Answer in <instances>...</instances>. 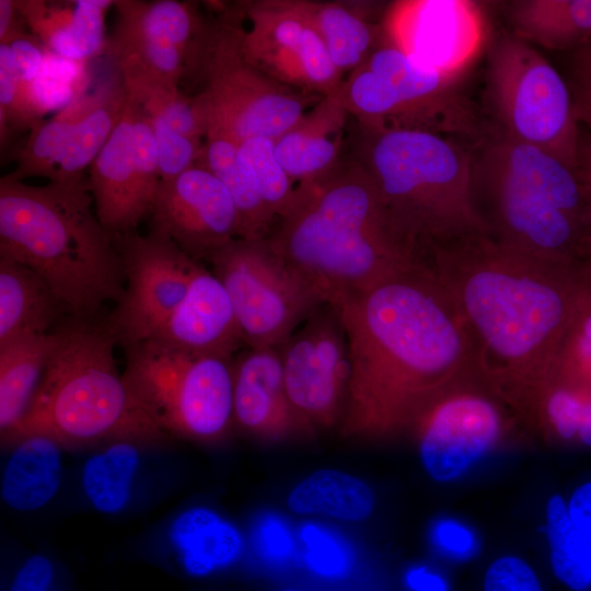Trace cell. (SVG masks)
I'll list each match as a JSON object with an SVG mask.
<instances>
[{"instance_id": "obj_1", "label": "cell", "mask_w": 591, "mask_h": 591, "mask_svg": "<svg viewBox=\"0 0 591 591\" xmlns=\"http://www.w3.org/2000/svg\"><path fill=\"white\" fill-rule=\"evenodd\" d=\"M333 305L349 352L347 437L415 425L449 389L480 376L466 327L426 260Z\"/></svg>"}, {"instance_id": "obj_2", "label": "cell", "mask_w": 591, "mask_h": 591, "mask_svg": "<svg viewBox=\"0 0 591 591\" xmlns=\"http://www.w3.org/2000/svg\"><path fill=\"white\" fill-rule=\"evenodd\" d=\"M426 263L466 327L482 379L536 416L591 278L517 253L488 233L436 246Z\"/></svg>"}, {"instance_id": "obj_3", "label": "cell", "mask_w": 591, "mask_h": 591, "mask_svg": "<svg viewBox=\"0 0 591 591\" xmlns=\"http://www.w3.org/2000/svg\"><path fill=\"white\" fill-rule=\"evenodd\" d=\"M317 291L336 304L426 259L392 219L356 160L298 184L289 211L267 237Z\"/></svg>"}, {"instance_id": "obj_4", "label": "cell", "mask_w": 591, "mask_h": 591, "mask_svg": "<svg viewBox=\"0 0 591 591\" xmlns=\"http://www.w3.org/2000/svg\"><path fill=\"white\" fill-rule=\"evenodd\" d=\"M92 204L86 177L44 186L0 178V258L37 273L80 318H94L125 291L120 254Z\"/></svg>"}, {"instance_id": "obj_5", "label": "cell", "mask_w": 591, "mask_h": 591, "mask_svg": "<svg viewBox=\"0 0 591 591\" xmlns=\"http://www.w3.org/2000/svg\"><path fill=\"white\" fill-rule=\"evenodd\" d=\"M479 144L472 155L473 194L486 204L489 235L591 278V192L579 167L500 132Z\"/></svg>"}, {"instance_id": "obj_6", "label": "cell", "mask_w": 591, "mask_h": 591, "mask_svg": "<svg viewBox=\"0 0 591 591\" xmlns=\"http://www.w3.org/2000/svg\"><path fill=\"white\" fill-rule=\"evenodd\" d=\"M56 347L22 419L2 443L31 434L62 447L129 440L162 443L167 434L149 417L117 371L109 328L71 316L55 327Z\"/></svg>"}, {"instance_id": "obj_7", "label": "cell", "mask_w": 591, "mask_h": 591, "mask_svg": "<svg viewBox=\"0 0 591 591\" xmlns=\"http://www.w3.org/2000/svg\"><path fill=\"white\" fill-rule=\"evenodd\" d=\"M357 161L401 232L427 256L431 248L489 229L475 204L472 152L428 130L363 127Z\"/></svg>"}, {"instance_id": "obj_8", "label": "cell", "mask_w": 591, "mask_h": 591, "mask_svg": "<svg viewBox=\"0 0 591 591\" xmlns=\"http://www.w3.org/2000/svg\"><path fill=\"white\" fill-rule=\"evenodd\" d=\"M461 79L425 66L387 42L376 46L340 89L349 114L363 127H402L450 138L485 140Z\"/></svg>"}, {"instance_id": "obj_9", "label": "cell", "mask_w": 591, "mask_h": 591, "mask_svg": "<svg viewBox=\"0 0 591 591\" xmlns=\"http://www.w3.org/2000/svg\"><path fill=\"white\" fill-rule=\"evenodd\" d=\"M125 350L124 379L166 434L213 442L229 432L234 422L232 358L186 352L154 340Z\"/></svg>"}, {"instance_id": "obj_10", "label": "cell", "mask_w": 591, "mask_h": 591, "mask_svg": "<svg viewBox=\"0 0 591 591\" xmlns=\"http://www.w3.org/2000/svg\"><path fill=\"white\" fill-rule=\"evenodd\" d=\"M241 4L206 24L192 71L201 74L198 94L207 127L225 131L239 143L254 137L276 140L323 96L297 91L251 65L241 49Z\"/></svg>"}, {"instance_id": "obj_11", "label": "cell", "mask_w": 591, "mask_h": 591, "mask_svg": "<svg viewBox=\"0 0 591 591\" xmlns=\"http://www.w3.org/2000/svg\"><path fill=\"white\" fill-rule=\"evenodd\" d=\"M486 96L500 134L578 166L581 134L569 86L531 44L513 34L495 43Z\"/></svg>"}, {"instance_id": "obj_12", "label": "cell", "mask_w": 591, "mask_h": 591, "mask_svg": "<svg viewBox=\"0 0 591 591\" xmlns=\"http://www.w3.org/2000/svg\"><path fill=\"white\" fill-rule=\"evenodd\" d=\"M250 348L280 347L324 300L267 239H235L208 260Z\"/></svg>"}, {"instance_id": "obj_13", "label": "cell", "mask_w": 591, "mask_h": 591, "mask_svg": "<svg viewBox=\"0 0 591 591\" xmlns=\"http://www.w3.org/2000/svg\"><path fill=\"white\" fill-rule=\"evenodd\" d=\"M89 169L95 215L103 228L115 242L135 233L151 213L161 175L151 120L128 94L119 121Z\"/></svg>"}, {"instance_id": "obj_14", "label": "cell", "mask_w": 591, "mask_h": 591, "mask_svg": "<svg viewBox=\"0 0 591 591\" xmlns=\"http://www.w3.org/2000/svg\"><path fill=\"white\" fill-rule=\"evenodd\" d=\"M250 20L242 31L246 60L271 79L308 94L336 92L341 74L335 68L305 0H257L241 3Z\"/></svg>"}, {"instance_id": "obj_15", "label": "cell", "mask_w": 591, "mask_h": 591, "mask_svg": "<svg viewBox=\"0 0 591 591\" xmlns=\"http://www.w3.org/2000/svg\"><path fill=\"white\" fill-rule=\"evenodd\" d=\"M127 287L106 325L127 348L151 339L184 299L200 262L151 230L116 240Z\"/></svg>"}, {"instance_id": "obj_16", "label": "cell", "mask_w": 591, "mask_h": 591, "mask_svg": "<svg viewBox=\"0 0 591 591\" xmlns=\"http://www.w3.org/2000/svg\"><path fill=\"white\" fill-rule=\"evenodd\" d=\"M279 349L286 393L300 432L332 426L345 410L350 373L337 308L321 305Z\"/></svg>"}, {"instance_id": "obj_17", "label": "cell", "mask_w": 591, "mask_h": 591, "mask_svg": "<svg viewBox=\"0 0 591 591\" xmlns=\"http://www.w3.org/2000/svg\"><path fill=\"white\" fill-rule=\"evenodd\" d=\"M501 399L480 376L465 380L440 395L417 419L419 456L438 483L465 475L500 439Z\"/></svg>"}, {"instance_id": "obj_18", "label": "cell", "mask_w": 591, "mask_h": 591, "mask_svg": "<svg viewBox=\"0 0 591 591\" xmlns=\"http://www.w3.org/2000/svg\"><path fill=\"white\" fill-rule=\"evenodd\" d=\"M387 28L390 43L454 79L463 77L487 40L483 8L471 0L401 2L392 9Z\"/></svg>"}, {"instance_id": "obj_19", "label": "cell", "mask_w": 591, "mask_h": 591, "mask_svg": "<svg viewBox=\"0 0 591 591\" xmlns=\"http://www.w3.org/2000/svg\"><path fill=\"white\" fill-rule=\"evenodd\" d=\"M152 229L170 237L196 260L209 258L240 239L235 204L225 186L195 164L170 181H160L152 209Z\"/></svg>"}, {"instance_id": "obj_20", "label": "cell", "mask_w": 591, "mask_h": 591, "mask_svg": "<svg viewBox=\"0 0 591 591\" xmlns=\"http://www.w3.org/2000/svg\"><path fill=\"white\" fill-rule=\"evenodd\" d=\"M149 340L186 352L230 358L244 343L225 288L202 265L184 299Z\"/></svg>"}, {"instance_id": "obj_21", "label": "cell", "mask_w": 591, "mask_h": 591, "mask_svg": "<svg viewBox=\"0 0 591 591\" xmlns=\"http://www.w3.org/2000/svg\"><path fill=\"white\" fill-rule=\"evenodd\" d=\"M233 369V419L240 428L268 439L300 431L286 393L279 347L250 348Z\"/></svg>"}, {"instance_id": "obj_22", "label": "cell", "mask_w": 591, "mask_h": 591, "mask_svg": "<svg viewBox=\"0 0 591 591\" xmlns=\"http://www.w3.org/2000/svg\"><path fill=\"white\" fill-rule=\"evenodd\" d=\"M347 114L339 88L317 101L275 140L276 157L293 182L301 184L315 179L339 162Z\"/></svg>"}, {"instance_id": "obj_23", "label": "cell", "mask_w": 591, "mask_h": 591, "mask_svg": "<svg viewBox=\"0 0 591 591\" xmlns=\"http://www.w3.org/2000/svg\"><path fill=\"white\" fill-rule=\"evenodd\" d=\"M169 541L183 569L206 577L236 563L245 547L237 526L207 507L182 511L171 523Z\"/></svg>"}, {"instance_id": "obj_24", "label": "cell", "mask_w": 591, "mask_h": 591, "mask_svg": "<svg viewBox=\"0 0 591 591\" xmlns=\"http://www.w3.org/2000/svg\"><path fill=\"white\" fill-rule=\"evenodd\" d=\"M65 311L37 273L0 258V346L21 337L51 333Z\"/></svg>"}, {"instance_id": "obj_25", "label": "cell", "mask_w": 591, "mask_h": 591, "mask_svg": "<svg viewBox=\"0 0 591 591\" xmlns=\"http://www.w3.org/2000/svg\"><path fill=\"white\" fill-rule=\"evenodd\" d=\"M9 445L13 449L2 474V500L21 512L43 508L59 489L63 447L43 434L26 436Z\"/></svg>"}, {"instance_id": "obj_26", "label": "cell", "mask_w": 591, "mask_h": 591, "mask_svg": "<svg viewBox=\"0 0 591 591\" xmlns=\"http://www.w3.org/2000/svg\"><path fill=\"white\" fill-rule=\"evenodd\" d=\"M205 139L197 163L211 172L230 193L237 211L240 239H267L277 225V219L239 163L240 143L213 126L207 127Z\"/></svg>"}, {"instance_id": "obj_27", "label": "cell", "mask_w": 591, "mask_h": 591, "mask_svg": "<svg viewBox=\"0 0 591 591\" xmlns=\"http://www.w3.org/2000/svg\"><path fill=\"white\" fill-rule=\"evenodd\" d=\"M126 99L117 71L94 90V101L68 138L49 183L67 184L85 177V169L90 167L119 121Z\"/></svg>"}, {"instance_id": "obj_28", "label": "cell", "mask_w": 591, "mask_h": 591, "mask_svg": "<svg viewBox=\"0 0 591 591\" xmlns=\"http://www.w3.org/2000/svg\"><path fill=\"white\" fill-rule=\"evenodd\" d=\"M513 35L553 50L591 40V0H519L509 9Z\"/></svg>"}, {"instance_id": "obj_29", "label": "cell", "mask_w": 591, "mask_h": 591, "mask_svg": "<svg viewBox=\"0 0 591 591\" xmlns=\"http://www.w3.org/2000/svg\"><path fill=\"white\" fill-rule=\"evenodd\" d=\"M57 334L31 335L0 346V430L10 432L26 413L56 347Z\"/></svg>"}, {"instance_id": "obj_30", "label": "cell", "mask_w": 591, "mask_h": 591, "mask_svg": "<svg viewBox=\"0 0 591 591\" xmlns=\"http://www.w3.org/2000/svg\"><path fill=\"white\" fill-rule=\"evenodd\" d=\"M116 20L105 51L116 68L134 67L179 84L187 73L183 53L167 38L146 26L129 9L126 0L114 1Z\"/></svg>"}, {"instance_id": "obj_31", "label": "cell", "mask_w": 591, "mask_h": 591, "mask_svg": "<svg viewBox=\"0 0 591 591\" xmlns=\"http://www.w3.org/2000/svg\"><path fill=\"white\" fill-rule=\"evenodd\" d=\"M287 506L291 512L300 515L360 522L373 512L375 496L363 479L343 471L323 468L292 488Z\"/></svg>"}, {"instance_id": "obj_32", "label": "cell", "mask_w": 591, "mask_h": 591, "mask_svg": "<svg viewBox=\"0 0 591 591\" xmlns=\"http://www.w3.org/2000/svg\"><path fill=\"white\" fill-rule=\"evenodd\" d=\"M85 461L81 486L89 503L104 514H116L129 505L141 464V443L106 442Z\"/></svg>"}, {"instance_id": "obj_33", "label": "cell", "mask_w": 591, "mask_h": 591, "mask_svg": "<svg viewBox=\"0 0 591 591\" xmlns=\"http://www.w3.org/2000/svg\"><path fill=\"white\" fill-rule=\"evenodd\" d=\"M127 94L151 117L175 131L201 140L207 132V116L198 94L181 92L178 84L134 68H117Z\"/></svg>"}, {"instance_id": "obj_34", "label": "cell", "mask_w": 591, "mask_h": 591, "mask_svg": "<svg viewBox=\"0 0 591 591\" xmlns=\"http://www.w3.org/2000/svg\"><path fill=\"white\" fill-rule=\"evenodd\" d=\"M306 7L340 74L360 67L376 47L375 26L349 5L306 1Z\"/></svg>"}, {"instance_id": "obj_35", "label": "cell", "mask_w": 591, "mask_h": 591, "mask_svg": "<svg viewBox=\"0 0 591 591\" xmlns=\"http://www.w3.org/2000/svg\"><path fill=\"white\" fill-rule=\"evenodd\" d=\"M93 101L94 91L70 101L54 117L33 126L18 155L16 167L5 175L15 181L30 176H43L49 181L68 138Z\"/></svg>"}, {"instance_id": "obj_36", "label": "cell", "mask_w": 591, "mask_h": 591, "mask_svg": "<svg viewBox=\"0 0 591 591\" xmlns=\"http://www.w3.org/2000/svg\"><path fill=\"white\" fill-rule=\"evenodd\" d=\"M546 536L555 577L573 591L591 587V542L571 522L560 495L546 505Z\"/></svg>"}, {"instance_id": "obj_37", "label": "cell", "mask_w": 591, "mask_h": 591, "mask_svg": "<svg viewBox=\"0 0 591 591\" xmlns=\"http://www.w3.org/2000/svg\"><path fill=\"white\" fill-rule=\"evenodd\" d=\"M237 158L278 223L289 211L297 186L276 157L275 140L267 137L246 139L239 144Z\"/></svg>"}, {"instance_id": "obj_38", "label": "cell", "mask_w": 591, "mask_h": 591, "mask_svg": "<svg viewBox=\"0 0 591 591\" xmlns=\"http://www.w3.org/2000/svg\"><path fill=\"white\" fill-rule=\"evenodd\" d=\"M536 417L558 437L591 447V385L553 381L540 399Z\"/></svg>"}, {"instance_id": "obj_39", "label": "cell", "mask_w": 591, "mask_h": 591, "mask_svg": "<svg viewBox=\"0 0 591 591\" xmlns=\"http://www.w3.org/2000/svg\"><path fill=\"white\" fill-rule=\"evenodd\" d=\"M72 3L71 12L44 43L62 57L84 60L105 48L104 18L114 1L80 0Z\"/></svg>"}, {"instance_id": "obj_40", "label": "cell", "mask_w": 591, "mask_h": 591, "mask_svg": "<svg viewBox=\"0 0 591 591\" xmlns=\"http://www.w3.org/2000/svg\"><path fill=\"white\" fill-rule=\"evenodd\" d=\"M298 537L303 561L313 573L326 579H343L352 570L354 551L333 529L309 522L300 528Z\"/></svg>"}, {"instance_id": "obj_41", "label": "cell", "mask_w": 591, "mask_h": 591, "mask_svg": "<svg viewBox=\"0 0 591 591\" xmlns=\"http://www.w3.org/2000/svg\"><path fill=\"white\" fill-rule=\"evenodd\" d=\"M552 381L591 385V288L564 341Z\"/></svg>"}, {"instance_id": "obj_42", "label": "cell", "mask_w": 591, "mask_h": 591, "mask_svg": "<svg viewBox=\"0 0 591 591\" xmlns=\"http://www.w3.org/2000/svg\"><path fill=\"white\" fill-rule=\"evenodd\" d=\"M251 543L257 557L269 567H287L298 553L296 535L288 521L270 511L254 520Z\"/></svg>"}, {"instance_id": "obj_43", "label": "cell", "mask_w": 591, "mask_h": 591, "mask_svg": "<svg viewBox=\"0 0 591 591\" xmlns=\"http://www.w3.org/2000/svg\"><path fill=\"white\" fill-rule=\"evenodd\" d=\"M149 118L159 152L161 181L173 179L197 164L204 144L201 140L184 136L160 119Z\"/></svg>"}, {"instance_id": "obj_44", "label": "cell", "mask_w": 591, "mask_h": 591, "mask_svg": "<svg viewBox=\"0 0 591 591\" xmlns=\"http://www.w3.org/2000/svg\"><path fill=\"white\" fill-rule=\"evenodd\" d=\"M36 124L22 103L10 46L9 44H0V135L2 147L8 138L10 126L32 128Z\"/></svg>"}, {"instance_id": "obj_45", "label": "cell", "mask_w": 591, "mask_h": 591, "mask_svg": "<svg viewBox=\"0 0 591 591\" xmlns=\"http://www.w3.org/2000/svg\"><path fill=\"white\" fill-rule=\"evenodd\" d=\"M484 591H543V588L525 560L505 555L488 566L484 576Z\"/></svg>"}, {"instance_id": "obj_46", "label": "cell", "mask_w": 591, "mask_h": 591, "mask_svg": "<svg viewBox=\"0 0 591 591\" xmlns=\"http://www.w3.org/2000/svg\"><path fill=\"white\" fill-rule=\"evenodd\" d=\"M429 537L439 553L454 560L470 559L478 549L474 532L452 518L434 521L430 528Z\"/></svg>"}, {"instance_id": "obj_47", "label": "cell", "mask_w": 591, "mask_h": 591, "mask_svg": "<svg viewBox=\"0 0 591 591\" xmlns=\"http://www.w3.org/2000/svg\"><path fill=\"white\" fill-rule=\"evenodd\" d=\"M569 90L576 121L591 131V40L577 48L571 63Z\"/></svg>"}, {"instance_id": "obj_48", "label": "cell", "mask_w": 591, "mask_h": 591, "mask_svg": "<svg viewBox=\"0 0 591 591\" xmlns=\"http://www.w3.org/2000/svg\"><path fill=\"white\" fill-rule=\"evenodd\" d=\"M9 46L19 84L24 92L31 93L34 82L39 78L43 50L37 40L25 33L15 37Z\"/></svg>"}, {"instance_id": "obj_49", "label": "cell", "mask_w": 591, "mask_h": 591, "mask_svg": "<svg viewBox=\"0 0 591 591\" xmlns=\"http://www.w3.org/2000/svg\"><path fill=\"white\" fill-rule=\"evenodd\" d=\"M55 568L44 554L28 556L15 571L9 591H51Z\"/></svg>"}, {"instance_id": "obj_50", "label": "cell", "mask_w": 591, "mask_h": 591, "mask_svg": "<svg viewBox=\"0 0 591 591\" xmlns=\"http://www.w3.org/2000/svg\"><path fill=\"white\" fill-rule=\"evenodd\" d=\"M567 510L573 525L591 542V480L575 489Z\"/></svg>"}, {"instance_id": "obj_51", "label": "cell", "mask_w": 591, "mask_h": 591, "mask_svg": "<svg viewBox=\"0 0 591 591\" xmlns=\"http://www.w3.org/2000/svg\"><path fill=\"white\" fill-rule=\"evenodd\" d=\"M404 579L410 591H449L447 580L426 566L409 568Z\"/></svg>"}, {"instance_id": "obj_52", "label": "cell", "mask_w": 591, "mask_h": 591, "mask_svg": "<svg viewBox=\"0 0 591 591\" xmlns=\"http://www.w3.org/2000/svg\"><path fill=\"white\" fill-rule=\"evenodd\" d=\"M18 13L14 1L0 0V44H9L23 34L19 28Z\"/></svg>"}, {"instance_id": "obj_53", "label": "cell", "mask_w": 591, "mask_h": 591, "mask_svg": "<svg viewBox=\"0 0 591 591\" xmlns=\"http://www.w3.org/2000/svg\"><path fill=\"white\" fill-rule=\"evenodd\" d=\"M578 167L591 192V137H584L581 135ZM589 274L591 277V265Z\"/></svg>"}, {"instance_id": "obj_54", "label": "cell", "mask_w": 591, "mask_h": 591, "mask_svg": "<svg viewBox=\"0 0 591 591\" xmlns=\"http://www.w3.org/2000/svg\"><path fill=\"white\" fill-rule=\"evenodd\" d=\"M280 591H300V590H297V589H283V590H280Z\"/></svg>"}]
</instances>
